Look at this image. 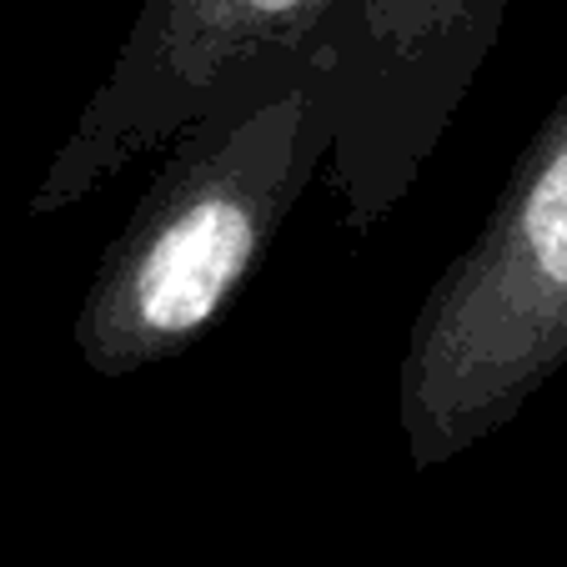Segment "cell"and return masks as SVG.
I'll list each match as a JSON object with an SVG mask.
<instances>
[{"instance_id":"1","label":"cell","mask_w":567,"mask_h":567,"mask_svg":"<svg viewBox=\"0 0 567 567\" xmlns=\"http://www.w3.org/2000/svg\"><path fill=\"white\" fill-rule=\"evenodd\" d=\"M327 156L332 111L317 61L247 75L186 121L81 297L71 327L81 362L131 377L202 342Z\"/></svg>"},{"instance_id":"2","label":"cell","mask_w":567,"mask_h":567,"mask_svg":"<svg viewBox=\"0 0 567 567\" xmlns=\"http://www.w3.org/2000/svg\"><path fill=\"white\" fill-rule=\"evenodd\" d=\"M567 367V96L537 121L482 231L432 281L396 367L417 472L503 432Z\"/></svg>"},{"instance_id":"3","label":"cell","mask_w":567,"mask_h":567,"mask_svg":"<svg viewBox=\"0 0 567 567\" xmlns=\"http://www.w3.org/2000/svg\"><path fill=\"white\" fill-rule=\"evenodd\" d=\"M513 0H342L321 31L332 111L327 186L347 231H372L427 166L497 45Z\"/></svg>"},{"instance_id":"4","label":"cell","mask_w":567,"mask_h":567,"mask_svg":"<svg viewBox=\"0 0 567 567\" xmlns=\"http://www.w3.org/2000/svg\"><path fill=\"white\" fill-rule=\"evenodd\" d=\"M337 6L342 0H141L106 81L91 91L31 192V216L81 206L236 81L287 61L321 65V31Z\"/></svg>"}]
</instances>
